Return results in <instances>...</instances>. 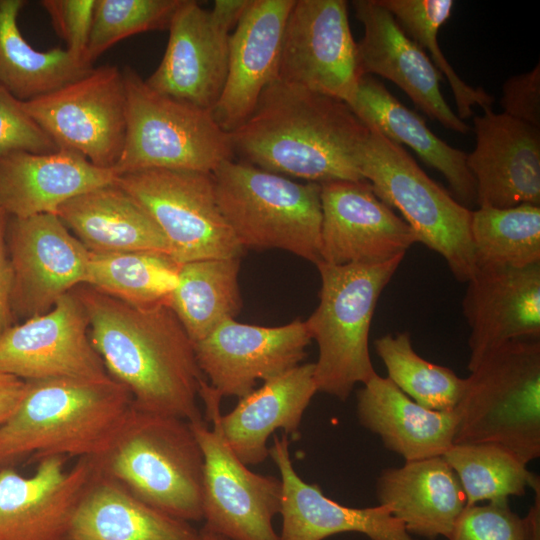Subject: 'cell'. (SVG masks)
Segmentation results:
<instances>
[{"label": "cell", "instance_id": "obj_43", "mask_svg": "<svg viewBox=\"0 0 540 540\" xmlns=\"http://www.w3.org/2000/svg\"><path fill=\"white\" fill-rule=\"evenodd\" d=\"M503 113L540 128V63L529 72L509 77L502 85Z\"/></svg>", "mask_w": 540, "mask_h": 540}, {"label": "cell", "instance_id": "obj_26", "mask_svg": "<svg viewBox=\"0 0 540 540\" xmlns=\"http://www.w3.org/2000/svg\"><path fill=\"white\" fill-rule=\"evenodd\" d=\"M116 177L113 169L95 166L69 150L13 152L0 158V206L16 218L57 215L65 202Z\"/></svg>", "mask_w": 540, "mask_h": 540}, {"label": "cell", "instance_id": "obj_16", "mask_svg": "<svg viewBox=\"0 0 540 540\" xmlns=\"http://www.w3.org/2000/svg\"><path fill=\"white\" fill-rule=\"evenodd\" d=\"M321 186L320 262L379 264L405 255L416 242L412 228L380 200L366 180Z\"/></svg>", "mask_w": 540, "mask_h": 540}, {"label": "cell", "instance_id": "obj_34", "mask_svg": "<svg viewBox=\"0 0 540 540\" xmlns=\"http://www.w3.org/2000/svg\"><path fill=\"white\" fill-rule=\"evenodd\" d=\"M180 267L164 252L91 253L85 285L138 308L168 305Z\"/></svg>", "mask_w": 540, "mask_h": 540}, {"label": "cell", "instance_id": "obj_35", "mask_svg": "<svg viewBox=\"0 0 540 540\" xmlns=\"http://www.w3.org/2000/svg\"><path fill=\"white\" fill-rule=\"evenodd\" d=\"M470 235L476 269L540 264V205L479 207L471 212Z\"/></svg>", "mask_w": 540, "mask_h": 540}, {"label": "cell", "instance_id": "obj_24", "mask_svg": "<svg viewBox=\"0 0 540 540\" xmlns=\"http://www.w3.org/2000/svg\"><path fill=\"white\" fill-rule=\"evenodd\" d=\"M295 0H251L229 38L228 69L212 109L226 132L253 113L264 89L277 80L285 23Z\"/></svg>", "mask_w": 540, "mask_h": 540}, {"label": "cell", "instance_id": "obj_3", "mask_svg": "<svg viewBox=\"0 0 540 540\" xmlns=\"http://www.w3.org/2000/svg\"><path fill=\"white\" fill-rule=\"evenodd\" d=\"M133 410L130 393L111 377L25 381L19 405L0 425V468L28 457H99Z\"/></svg>", "mask_w": 540, "mask_h": 540}, {"label": "cell", "instance_id": "obj_23", "mask_svg": "<svg viewBox=\"0 0 540 540\" xmlns=\"http://www.w3.org/2000/svg\"><path fill=\"white\" fill-rule=\"evenodd\" d=\"M467 282L462 306L470 328L469 371L512 340L539 338L540 264L477 268Z\"/></svg>", "mask_w": 540, "mask_h": 540}, {"label": "cell", "instance_id": "obj_32", "mask_svg": "<svg viewBox=\"0 0 540 540\" xmlns=\"http://www.w3.org/2000/svg\"><path fill=\"white\" fill-rule=\"evenodd\" d=\"M25 4L23 0H0V86L23 102L52 92L93 68L67 49H34L18 26Z\"/></svg>", "mask_w": 540, "mask_h": 540}, {"label": "cell", "instance_id": "obj_47", "mask_svg": "<svg viewBox=\"0 0 540 540\" xmlns=\"http://www.w3.org/2000/svg\"><path fill=\"white\" fill-rule=\"evenodd\" d=\"M202 540H228L227 538L217 535L205 528L200 530Z\"/></svg>", "mask_w": 540, "mask_h": 540}, {"label": "cell", "instance_id": "obj_36", "mask_svg": "<svg viewBox=\"0 0 540 540\" xmlns=\"http://www.w3.org/2000/svg\"><path fill=\"white\" fill-rule=\"evenodd\" d=\"M443 457L459 479L467 506L508 502L539 480L515 453L495 443L453 444Z\"/></svg>", "mask_w": 540, "mask_h": 540}, {"label": "cell", "instance_id": "obj_19", "mask_svg": "<svg viewBox=\"0 0 540 540\" xmlns=\"http://www.w3.org/2000/svg\"><path fill=\"white\" fill-rule=\"evenodd\" d=\"M168 30L162 60L145 82L158 93L212 111L227 76L230 30L193 0H182Z\"/></svg>", "mask_w": 540, "mask_h": 540}, {"label": "cell", "instance_id": "obj_7", "mask_svg": "<svg viewBox=\"0 0 540 540\" xmlns=\"http://www.w3.org/2000/svg\"><path fill=\"white\" fill-rule=\"evenodd\" d=\"M454 444L495 443L527 465L540 456V342L512 340L465 378Z\"/></svg>", "mask_w": 540, "mask_h": 540}, {"label": "cell", "instance_id": "obj_46", "mask_svg": "<svg viewBox=\"0 0 540 540\" xmlns=\"http://www.w3.org/2000/svg\"><path fill=\"white\" fill-rule=\"evenodd\" d=\"M250 2L251 0H215L211 12L231 31L236 27Z\"/></svg>", "mask_w": 540, "mask_h": 540}, {"label": "cell", "instance_id": "obj_44", "mask_svg": "<svg viewBox=\"0 0 540 540\" xmlns=\"http://www.w3.org/2000/svg\"><path fill=\"white\" fill-rule=\"evenodd\" d=\"M9 215L0 206V336L14 325L11 306L13 269L7 246V226Z\"/></svg>", "mask_w": 540, "mask_h": 540}, {"label": "cell", "instance_id": "obj_18", "mask_svg": "<svg viewBox=\"0 0 540 540\" xmlns=\"http://www.w3.org/2000/svg\"><path fill=\"white\" fill-rule=\"evenodd\" d=\"M66 457L37 461L30 476L0 468V540H63L79 500L95 474L93 457L66 469Z\"/></svg>", "mask_w": 540, "mask_h": 540}, {"label": "cell", "instance_id": "obj_38", "mask_svg": "<svg viewBox=\"0 0 540 540\" xmlns=\"http://www.w3.org/2000/svg\"><path fill=\"white\" fill-rule=\"evenodd\" d=\"M396 19L403 31L424 51L430 52L431 61L444 75L451 87L457 116L468 119L473 107H491L493 97L482 87L474 88L465 83L443 55L438 41V32L451 16L452 0H378Z\"/></svg>", "mask_w": 540, "mask_h": 540}, {"label": "cell", "instance_id": "obj_37", "mask_svg": "<svg viewBox=\"0 0 540 540\" xmlns=\"http://www.w3.org/2000/svg\"><path fill=\"white\" fill-rule=\"evenodd\" d=\"M374 348L387 369V378L409 398L431 410H455L465 378L421 357L408 332L383 335L374 341Z\"/></svg>", "mask_w": 540, "mask_h": 540}, {"label": "cell", "instance_id": "obj_4", "mask_svg": "<svg viewBox=\"0 0 540 540\" xmlns=\"http://www.w3.org/2000/svg\"><path fill=\"white\" fill-rule=\"evenodd\" d=\"M94 460L142 502L187 522L203 520L204 457L190 422L134 408Z\"/></svg>", "mask_w": 540, "mask_h": 540}, {"label": "cell", "instance_id": "obj_31", "mask_svg": "<svg viewBox=\"0 0 540 540\" xmlns=\"http://www.w3.org/2000/svg\"><path fill=\"white\" fill-rule=\"evenodd\" d=\"M57 216L91 253L156 251L170 255L152 217L115 182L65 202Z\"/></svg>", "mask_w": 540, "mask_h": 540}, {"label": "cell", "instance_id": "obj_14", "mask_svg": "<svg viewBox=\"0 0 540 540\" xmlns=\"http://www.w3.org/2000/svg\"><path fill=\"white\" fill-rule=\"evenodd\" d=\"M7 246L15 318L44 314L63 295L87 282L91 252L56 214L9 217Z\"/></svg>", "mask_w": 540, "mask_h": 540}, {"label": "cell", "instance_id": "obj_41", "mask_svg": "<svg viewBox=\"0 0 540 540\" xmlns=\"http://www.w3.org/2000/svg\"><path fill=\"white\" fill-rule=\"evenodd\" d=\"M54 141L25 111L22 101L0 86V158L13 152L51 153Z\"/></svg>", "mask_w": 540, "mask_h": 540}, {"label": "cell", "instance_id": "obj_42", "mask_svg": "<svg viewBox=\"0 0 540 540\" xmlns=\"http://www.w3.org/2000/svg\"><path fill=\"white\" fill-rule=\"evenodd\" d=\"M40 4L50 16L58 35L65 41L66 49L77 58L87 62L85 55L92 27L95 0H43Z\"/></svg>", "mask_w": 540, "mask_h": 540}, {"label": "cell", "instance_id": "obj_39", "mask_svg": "<svg viewBox=\"0 0 540 540\" xmlns=\"http://www.w3.org/2000/svg\"><path fill=\"white\" fill-rule=\"evenodd\" d=\"M182 0H95L86 61L138 33L168 29Z\"/></svg>", "mask_w": 540, "mask_h": 540}, {"label": "cell", "instance_id": "obj_8", "mask_svg": "<svg viewBox=\"0 0 540 540\" xmlns=\"http://www.w3.org/2000/svg\"><path fill=\"white\" fill-rule=\"evenodd\" d=\"M126 89V136L115 174L172 169L213 173L233 159L229 132L212 111L150 88L133 68L122 69Z\"/></svg>", "mask_w": 540, "mask_h": 540}, {"label": "cell", "instance_id": "obj_1", "mask_svg": "<svg viewBox=\"0 0 540 540\" xmlns=\"http://www.w3.org/2000/svg\"><path fill=\"white\" fill-rule=\"evenodd\" d=\"M73 292L86 310L93 347L136 410L202 419L198 398L204 375L194 343L168 305L138 308L85 284Z\"/></svg>", "mask_w": 540, "mask_h": 540}, {"label": "cell", "instance_id": "obj_45", "mask_svg": "<svg viewBox=\"0 0 540 540\" xmlns=\"http://www.w3.org/2000/svg\"><path fill=\"white\" fill-rule=\"evenodd\" d=\"M25 390V381L0 370V425L16 410Z\"/></svg>", "mask_w": 540, "mask_h": 540}, {"label": "cell", "instance_id": "obj_13", "mask_svg": "<svg viewBox=\"0 0 540 540\" xmlns=\"http://www.w3.org/2000/svg\"><path fill=\"white\" fill-rule=\"evenodd\" d=\"M190 425L204 457L203 528L228 540H280L273 519L281 511V480L248 469L215 423Z\"/></svg>", "mask_w": 540, "mask_h": 540}, {"label": "cell", "instance_id": "obj_28", "mask_svg": "<svg viewBox=\"0 0 540 540\" xmlns=\"http://www.w3.org/2000/svg\"><path fill=\"white\" fill-rule=\"evenodd\" d=\"M357 416L405 462L443 456L454 444L459 420L456 409L425 408L377 373L357 393Z\"/></svg>", "mask_w": 540, "mask_h": 540}, {"label": "cell", "instance_id": "obj_27", "mask_svg": "<svg viewBox=\"0 0 540 540\" xmlns=\"http://www.w3.org/2000/svg\"><path fill=\"white\" fill-rule=\"evenodd\" d=\"M376 496L410 535L428 540H449L467 506L459 479L443 456L382 470Z\"/></svg>", "mask_w": 540, "mask_h": 540}, {"label": "cell", "instance_id": "obj_17", "mask_svg": "<svg viewBox=\"0 0 540 540\" xmlns=\"http://www.w3.org/2000/svg\"><path fill=\"white\" fill-rule=\"evenodd\" d=\"M311 337L305 321L296 319L263 327L228 319L194 344L200 370L221 396L239 399L263 382L298 366Z\"/></svg>", "mask_w": 540, "mask_h": 540}, {"label": "cell", "instance_id": "obj_10", "mask_svg": "<svg viewBox=\"0 0 540 540\" xmlns=\"http://www.w3.org/2000/svg\"><path fill=\"white\" fill-rule=\"evenodd\" d=\"M114 182L152 217L178 263L244 252L219 208L212 173L148 169L118 175Z\"/></svg>", "mask_w": 540, "mask_h": 540}, {"label": "cell", "instance_id": "obj_30", "mask_svg": "<svg viewBox=\"0 0 540 540\" xmlns=\"http://www.w3.org/2000/svg\"><path fill=\"white\" fill-rule=\"evenodd\" d=\"M63 540L202 539L190 522L142 502L96 466Z\"/></svg>", "mask_w": 540, "mask_h": 540}, {"label": "cell", "instance_id": "obj_33", "mask_svg": "<svg viewBox=\"0 0 540 540\" xmlns=\"http://www.w3.org/2000/svg\"><path fill=\"white\" fill-rule=\"evenodd\" d=\"M239 271L240 257L181 264L178 283L168 306L194 344L240 312Z\"/></svg>", "mask_w": 540, "mask_h": 540}, {"label": "cell", "instance_id": "obj_25", "mask_svg": "<svg viewBox=\"0 0 540 540\" xmlns=\"http://www.w3.org/2000/svg\"><path fill=\"white\" fill-rule=\"evenodd\" d=\"M269 456L282 483L280 540H324L347 532L370 540H416L387 506L347 507L326 497L318 485L306 483L294 469L286 434L274 436Z\"/></svg>", "mask_w": 540, "mask_h": 540}, {"label": "cell", "instance_id": "obj_9", "mask_svg": "<svg viewBox=\"0 0 540 540\" xmlns=\"http://www.w3.org/2000/svg\"><path fill=\"white\" fill-rule=\"evenodd\" d=\"M369 130L362 176L380 200L399 210L418 242L440 254L457 280L467 282L476 271L472 211L431 179L401 145Z\"/></svg>", "mask_w": 540, "mask_h": 540}, {"label": "cell", "instance_id": "obj_6", "mask_svg": "<svg viewBox=\"0 0 540 540\" xmlns=\"http://www.w3.org/2000/svg\"><path fill=\"white\" fill-rule=\"evenodd\" d=\"M402 260L403 256L379 264H316L321 277L319 304L305 323L318 346L317 392L345 401L356 384L376 374L368 346L371 321Z\"/></svg>", "mask_w": 540, "mask_h": 540}, {"label": "cell", "instance_id": "obj_40", "mask_svg": "<svg viewBox=\"0 0 540 540\" xmlns=\"http://www.w3.org/2000/svg\"><path fill=\"white\" fill-rule=\"evenodd\" d=\"M532 489L534 502L525 517L508 502L466 506L449 540H540V480Z\"/></svg>", "mask_w": 540, "mask_h": 540}, {"label": "cell", "instance_id": "obj_15", "mask_svg": "<svg viewBox=\"0 0 540 540\" xmlns=\"http://www.w3.org/2000/svg\"><path fill=\"white\" fill-rule=\"evenodd\" d=\"M0 370L23 381L110 378L89 337V320L73 290L48 312L0 336Z\"/></svg>", "mask_w": 540, "mask_h": 540}, {"label": "cell", "instance_id": "obj_11", "mask_svg": "<svg viewBox=\"0 0 540 540\" xmlns=\"http://www.w3.org/2000/svg\"><path fill=\"white\" fill-rule=\"evenodd\" d=\"M25 111L59 149L113 169L126 136V89L116 65L92 68L45 95L22 101Z\"/></svg>", "mask_w": 540, "mask_h": 540}, {"label": "cell", "instance_id": "obj_12", "mask_svg": "<svg viewBox=\"0 0 540 540\" xmlns=\"http://www.w3.org/2000/svg\"><path fill=\"white\" fill-rule=\"evenodd\" d=\"M362 72L344 0H295L277 80L349 103Z\"/></svg>", "mask_w": 540, "mask_h": 540}, {"label": "cell", "instance_id": "obj_22", "mask_svg": "<svg viewBox=\"0 0 540 540\" xmlns=\"http://www.w3.org/2000/svg\"><path fill=\"white\" fill-rule=\"evenodd\" d=\"M352 6L364 28L363 37L357 43L362 75H378L390 80L428 117L447 129L467 134L470 127L442 95V74L394 16L378 0H355Z\"/></svg>", "mask_w": 540, "mask_h": 540}, {"label": "cell", "instance_id": "obj_20", "mask_svg": "<svg viewBox=\"0 0 540 540\" xmlns=\"http://www.w3.org/2000/svg\"><path fill=\"white\" fill-rule=\"evenodd\" d=\"M316 392L314 363H306L264 381L225 415L220 411L222 397L205 379L199 398L208 420L218 426L235 455L245 465H257L269 456L267 440L272 433L278 429L285 434L297 432Z\"/></svg>", "mask_w": 540, "mask_h": 540}, {"label": "cell", "instance_id": "obj_29", "mask_svg": "<svg viewBox=\"0 0 540 540\" xmlns=\"http://www.w3.org/2000/svg\"><path fill=\"white\" fill-rule=\"evenodd\" d=\"M347 104L369 129L412 148L426 164L440 172L459 203H476V183L467 166V153L437 137L423 117L403 105L379 80L363 75Z\"/></svg>", "mask_w": 540, "mask_h": 540}, {"label": "cell", "instance_id": "obj_5", "mask_svg": "<svg viewBox=\"0 0 540 540\" xmlns=\"http://www.w3.org/2000/svg\"><path fill=\"white\" fill-rule=\"evenodd\" d=\"M212 176L219 208L244 250L275 248L321 261L320 184L233 159Z\"/></svg>", "mask_w": 540, "mask_h": 540}, {"label": "cell", "instance_id": "obj_21", "mask_svg": "<svg viewBox=\"0 0 540 540\" xmlns=\"http://www.w3.org/2000/svg\"><path fill=\"white\" fill-rule=\"evenodd\" d=\"M473 117L475 149L467 166L479 207L540 205V128L484 107Z\"/></svg>", "mask_w": 540, "mask_h": 540}, {"label": "cell", "instance_id": "obj_2", "mask_svg": "<svg viewBox=\"0 0 540 540\" xmlns=\"http://www.w3.org/2000/svg\"><path fill=\"white\" fill-rule=\"evenodd\" d=\"M230 136L234 155L276 174L318 184L365 180L360 161L370 130L330 96L276 80Z\"/></svg>", "mask_w": 540, "mask_h": 540}]
</instances>
